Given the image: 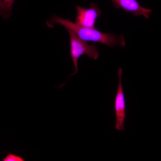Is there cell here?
<instances>
[{"label":"cell","mask_w":161,"mask_h":161,"mask_svg":"<svg viewBox=\"0 0 161 161\" xmlns=\"http://www.w3.org/2000/svg\"><path fill=\"white\" fill-rule=\"evenodd\" d=\"M46 22L49 27L52 28L55 24L58 23L65 27L69 28L80 38L86 41L98 42L111 47L117 45L124 47L126 45L124 37L122 35H118L113 33H103L95 28L82 27L69 20L55 15L52 16Z\"/></svg>","instance_id":"6da1fadb"},{"label":"cell","mask_w":161,"mask_h":161,"mask_svg":"<svg viewBox=\"0 0 161 161\" xmlns=\"http://www.w3.org/2000/svg\"><path fill=\"white\" fill-rule=\"evenodd\" d=\"M65 28L69 36L70 54L75 67L74 72L69 75V78L78 72V61L81 55L86 54L88 57L96 60L99 55V52L95 44H88L86 41L80 38L71 29Z\"/></svg>","instance_id":"7a4b0ae2"},{"label":"cell","mask_w":161,"mask_h":161,"mask_svg":"<svg viewBox=\"0 0 161 161\" xmlns=\"http://www.w3.org/2000/svg\"><path fill=\"white\" fill-rule=\"evenodd\" d=\"M122 69L118 68L117 74L119 81L115 96L114 107L116 116L115 128L118 130H124V122L126 117V103L122 83Z\"/></svg>","instance_id":"3957f363"},{"label":"cell","mask_w":161,"mask_h":161,"mask_svg":"<svg viewBox=\"0 0 161 161\" xmlns=\"http://www.w3.org/2000/svg\"><path fill=\"white\" fill-rule=\"evenodd\" d=\"M89 7L85 9L78 5L75 6L77 12L75 23L82 27L95 29L96 19L101 14L102 11L96 3H91Z\"/></svg>","instance_id":"277c9868"},{"label":"cell","mask_w":161,"mask_h":161,"mask_svg":"<svg viewBox=\"0 0 161 161\" xmlns=\"http://www.w3.org/2000/svg\"><path fill=\"white\" fill-rule=\"evenodd\" d=\"M116 9H122L126 13H131L136 16H143L148 18L152 10L143 7L137 0H110Z\"/></svg>","instance_id":"5b68a950"},{"label":"cell","mask_w":161,"mask_h":161,"mask_svg":"<svg viewBox=\"0 0 161 161\" xmlns=\"http://www.w3.org/2000/svg\"><path fill=\"white\" fill-rule=\"evenodd\" d=\"M15 0H0V14L5 20L12 14L13 4Z\"/></svg>","instance_id":"8992f818"},{"label":"cell","mask_w":161,"mask_h":161,"mask_svg":"<svg viewBox=\"0 0 161 161\" xmlns=\"http://www.w3.org/2000/svg\"><path fill=\"white\" fill-rule=\"evenodd\" d=\"M4 161H24V160L21 157L13 154L7 156L3 160Z\"/></svg>","instance_id":"52a82bcc"}]
</instances>
